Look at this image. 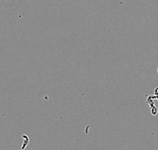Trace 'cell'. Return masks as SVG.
Segmentation results:
<instances>
[{
	"label": "cell",
	"mask_w": 158,
	"mask_h": 150,
	"mask_svg": "<svg viewBox=\"0 0 158 150\" xmlns=\"http://www.w3.org/2000/svg\"><path fill=\"white\" fill-rule=\"evenodd\" d=\"M157 73H158V68H157Z\"/></svg>",
	"instance_id": "cell-1"
}]
</instances>
